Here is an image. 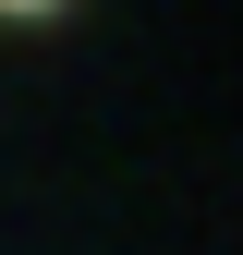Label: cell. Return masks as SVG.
I'll return each instance as SVG.
<instances>
[{
  "instance_id": "1",
  "label": "cell",
  "mask_w": 243,
  "mask_h": 255,
  "mask_svg": "<svg viewBox=\"0 0 243 255\" xmlns=\"http://www.w3.org/2000/svg\"><path fill=\"white\" fill-rule=\"evenodd\" d=\"M0 12H49V0H0Z\"/></svg>"
}]
</instances>
